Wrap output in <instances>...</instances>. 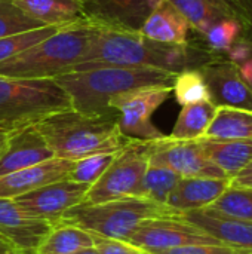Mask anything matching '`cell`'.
<instances>
[{
    "label": "cell",
    "instance_id": "cell-1",
    "mask_svg": "<svg viewBox=\"0 0 252 254\" xmlns=\"http://www.w3.org/2000/svg\"><path fill=\"white\" fill-rule=\"evenodd\" d=\"M214 57L196 39H189L183 45L159 43L135 30L95 25L83 61L74 65L71 71L120 65L153 67L180 73L189 68H199Z\"/></svg>",
    "mask_w": 252,
    "mask_h": 254
},
{
    "label": "cell",
    "instance_id": "cell-2",
    "mask_svg": "<svg viewBox=\"0 0 252 254\" xmlns=\"http://www.w3.org/2000/svg\"><path fill=\"white\" fill-rule=\"evenodd\" d=\"M178 73L153 67L107 65L68 71L55 77L67 92L71 107L85 115L117 116L108 107L110 98L144 86H172Z\"/></svg>",
    "mask_w": 252,
    "mask_h": 254
},
{
    "label": "cell",
    "instance_id": "cell-3",
    "mask_svg": "<svg viewBox=\"0 0 252 254\" xmlns=\"http://www.w3.org/2000/svg\"><path fill=\"white\" fill-rule=\"evenodd\" d=\"M55 158L79 161L100 153H116L131 140L117 127L116 116L85 115L67 109L34 125Z\"/></svg>",
    "mask_w": 252,
    "mask_h": 254
},
{
    "label": "cell",
    "instance_id": "cell-4",
    "mask_svg": "<svg viewBox=\"0 0 252 254\" xmlns=\"http://www.w3.org/2000/svg\"><path fill=\"white\" fill-rule=\"evenodd\" d=\"M95 25L65 27L0 63V76L21 79H55L80 64L89 49Z\"/></svg>",
    "mask_w": 252,
    "mask_h": 254
},
{
    "label": "cell",
    "instance_id": "cell-5",
    "mask_svg": "<svg viewBox=\"0 0 252 254\" xmlns=\"http://www.w3.org/2000/svg\"><path fill=\"white\" fill-rule=\"evenodd\" d=\"M71 109L67 92L55 79L0 76V131L12 132Z\"/></svg>",
    "mask_w": 252,
    "mask_h": 254
},
{
    "label": "cell",
    "instance_id": "cell-6",
    "mask_svg": "<svg viewBox=\"0 0 252 254\" xmlns=\"http://www.w3.org/2000/svg\"><path fill=\"white\" fill-rule=\"evenodd\" d=\"M162 216H180V213L146 198L128 196L102 204L76 205L61 216L59 223L73 225L105 238L126 240L143 220Z\"/></svg>",
    "mask_w": 252,
    "mask_h": 254
},
{
    "label": "cell",
    "instance_id": "cell-7",
    "mask_svg": "<svg viewBox=\"0 0 252 254\" xmlns=\"http://www.w3.org/2000/svg\"><path fill=\"white\" fill-rule=\"evenodd\" d=\"M151 141L131 140L89 188L83 204H102L128 196H140L141 179L149 167Z\"/></svg>",
    "mask_w": 252,
    "mask_h": 254
},
{
    "label": "cell",
    "instance_id": "cell-8",
    "mask_svg": "<svg viewBox=\"0 0 252 254\" xmlns=\"http://www.w3.org/2000/svg\"><path fill=\"white\" fill-rule=\"evenodd\" d=\"M172 95V86H144L119 94L108 101L117 113L119 131L129 140L153 141L166 137L153 122V113Z\"/></svg>",
    "mask_w": 252,
    "mask_h": 254
},
{
    "label": "cell",
    "instance_id": "cell-9",
    "mask_svg": "<svg viewBox=\"0 0 252 254\" xmlns=\"http://www.w3.org/2000/svg\"><path fill=\"white\" fill-rule=\"evenodd\" d=\"M125 241L147 253L190 244H221L180 216H162L143 220Z\"/></svg>",
    "mask_w": 252,
    "mask_h": 254
},
{
    "label": "cell",
    "instance_id": "cell-10",
    "mask_svg": "<svg viewBox=\"0 0 252 254\" xmlns=\"http://www.w3.org/2000/svg\"><path fill=\"white\" fill-rule=\"evenodd\" d=\"M89 188L88 185L64 179L10 199H13L27 216L46 220L56 226L65 211L85 202Z\"/></svg>",
    "mask_w": 252,
    "mask_h": 254
},
{
    "label": "cell",
    "instance_id": "cell-11",
    "mask_svg": "<svg viewBox=\"0 0 252 254\" xmlns=\"http://www.w3.org/2000/svg\"><path fill=\"white\" fill-rule=\"evenodd\" d=\"M149 164L166 167L181 177L230 179L205 156L198 140L180 141L168 135L160 140H153Z\"/></svg>",
    "mask_w": 252,
    "mask_h": 254
},
{
    "label": "cell",
    "instance_id": "cell-12",
    "mask_svg": "<svg viewBox=\"0 0 252 254\" xmlns=\"http://www.w3.org/2000/svg\"><path fill=\"white\" fill-rule=\"evenodd\" d=\"M208 86L209 100L218 106L252 110V89L241 74L239 65L226 55H215L198 68Z\"/></svg>",
    "mask_w": 252,
    "mask_h": 254
},
{
    "label": "cell",
    "instance_id": "cell-13",
    "mask_svg": "<svg viewBox=\"0 0 252 254\" xmlns=\"http://www.w3.org/2000/svg\"><path fill=\"white\" fill-rule=\"evenodd\" d=\"M55 225L27 216L10 198H0V238L19 254H36Z\"/></svg>",
    "mask_w": 252,
    "mask_h": 254
},
{
    "label": "cell",
    "instance_id": "cell-14",
    "mask_svg": "<svg viewBox=\"0 0 252 254\" xmlns=\"http://www.w3.org/2000/svg\"><path fill=\"white\" fill-rule=\"evenodd\" d=\"M190 22L192 30L203 33L223 19L252 24V3L245 0H169Z\"/></svg>",
    "mask_w": 252,
    "mask_h": 254
},
{
    "label": "cell",
    "instance_id": "cell-15",
    "mask_svg": "<svg viewBox=\"0 0 252 254\" xmlns=\"http://www.w3.org/2000/svg\"><path fill=\"white\" fill-rule=\"evenodd\" d=\"M52 158H55L53 152L34 125L7 132L6 146L0 156V176L34 167Z\"/></svg>",
    "mask_w": 252,
    "mask_h": 254
},
{
    "label": "cell",
    "instance_id": "cell-16",
    "mask_svg": "<svg viewBox=\"0 0 252 254\" xmlns=\"http://www.w3.org/2000/svg\"><path fill=\"white\" fill-rule=\"evenodd\" d=\"M74 161L52 158L34 167L0 176V198H15L45 185L67 179Z\"/></svg>",
    "mask_w": 252,
    "mask_h": 254
},
{
    "label": "cell",
    "instance_id": "cell-17",
    "mask_svg": "<svg viewBox=\"0 0 252 254\" xmlns=\"http://www.w3.org/2000/svg\"><path fill=\"white\" fill-rule=\"evenodd\" d=\"M159 0H91L88 15L95 25L138 31Z\"/></svg>",
    "mask_w": 252,
    "mask_h": 254
},
{
    "label": "cell",
    "instance_id": "cell-18",
    "mask_svg": "<svg viewBox=\"0 0 252 254\" xmlns=\"http://www.w3.org/2000/svg\"><path fill=\"white\" fill-rule=\"evenodd\" d=\"M19 10L42 25H95L80 0H10Z\"/></svg>",
    "mask_w": 252,
    "mask_h": 254
},
{
    "label": "cell",
    "instance_id": "cell-19",
    "mask_svg": "<svg viewBox=\"0 0 252 254\" xmlns=\"http://www.w3.org/2000/svg\"><path fill=\"white\" fill-rule=\"evenodd\" d=\"M180 217L198 226L224 246L252 252V222L214 214L205 210L181 213Z\"/></svg>",
    "mask_w": 252,
    "mask_h": 254
},
{
    "label": "cell",
    "instance_id": "cell-20",
    "mask_svg": "<svg viewBox=\"0 0 252 254\" xmlns=\"http://www.w3.org/2000/svg\"><path fill=\"white\" fill-rule=\"evenodd\" d=\"M232 183V179L181 177L171 192L166 205L180 214L209 207Z\"/></svg>",
    "mask_w": 252,
    "mask_h": 254
},
{
    "label": "cell",
    "instance_id": "cell-21",
    "mask_svg": "<svg viewBox=\"0 0 252 254\" xmlns=\"http://www.w3.org/2000/svg\"><path fill=\"white\" fill-rule=\"evenodd\" d=\"M190 30L187 18L169 0H159L138 31L159 43L183 45L189 42Z\"/></svg>",
    "mask_w": 252,
    "mask_h": 254
},
{
    "label": "cell",
    "instance_id": "cell-22",
    "mask_svg": "<svg viewBox=\"0 0 252 254\" xmlns=\"http://www.w3.org/2000/svg\"><path fill=\"white\" fill-rule=\"evenodd\" d=\"M205 156L227 177H238L252 162V138L244 140H198Z\"/></svg>",
    "mask_w": 252,
    "mask_h": 254
},
{
    "label": "cell",
    "instance_id": "cell-23",
    "mask_svg": "<svg viewBox=\"0 0 252 254\" xmlns=\"http://www.w3.org/2000/svg\"><path fill=\"white\" fill-rule=\"evenodd\" d=\"M202 138H211V140L252 138V110L218 106Z\"/></svg>",
    "mask_w": 252,
    "mask_h": 254
},
{
    "label": "cell",
    "instance_id": "cell-24",
    "mask_svg": "<svg viewBox=\"0 0 252 254\" xmlns=\"http://www.w3.org/2000/svg\"><path fill=\"white\" fill-rule=\"evenodd\" d=\"M215 110L217 106L209 100L183 106L177 122L168 137L180 141L202 138L215 115Z\"/></svg>",
    "mask_w": 252,
    "mask_h": 254
},
{
    "label": "cell",
    "instance_id": "cell-25",
    "mask_svg": "<svg viewBox=\"0 0 252 254\" xmlns=\"http://www.w3.org/2000/svg\"><path fill=\"white\" fill-rule=\"evenodd\" d=\"M92 246L91 232L73 225L59 223L45 238L36 254H71Z\"/></svg>",
    "mask_w": 252,
    "mask_h": 254
},
{
    "label": "cell",
    "instance_id": "cell-26",
    "mask_svg": "<svg viewBox=\"0 0 252 254\" xmlns=\"http://www.w3.org/2000/svg\"><path fill=\"white\" fill-rule=\"evenodd\" d=\"M252 24H245L239 19H223L212 24L203 33H198L196 40L214 55H226L229 49L239 40V37L251 28Z\"/></svg>",
    "mask_w": 252,
    "mask_h": 254
},
{
    "label": "cell",
    "instance_id": "cell-27",
    "mask_svg": "<svg viewBox=\"0 0 252 254\" xmlns=\"http://www.w3.org/2000/svg\"><path fill=\"white\" fill-rule=\"evenodd\" d=\"M205 211L252 222V188L230 183V186Z\"/></svg>",
    "mask_w": 252,
    "mask_h": 254
},
{
    "label": "cell",
    "instance_id": "cell-28",
    "mask_svg": "<svg viewBox=\"0 0 252 254\" xmlns=\"http://www.w3.org/2000/svg\"><path fill=\"white\" fill-rule=\"evenodd\" d=\"M181 176L175 171L160 167V165H150L147 167L141 185H140V198H146L154 201L157 204L166 205V201L180 182Z\"/></svg>",
    "mask_w": 252,
    "mask_h": 254
},
{
    "label": "cell",
    "instance_id": "cell-29",
    "mask_svg": "<svg viewBox=\"0 0 252 254\" xmlns=\"http://www.w3.org/2000/svg\"><path fill=\"white\" fill-rule=\"evenodd\" d=\"M172 94L177 103L181 106L209 100V91H208L206 82L198 68H189V70L180 71L174 80Z\"/></svg>",
    "mask_w": 252,
    "mask_h": 254
},
{
    "label": "cell",
    "instance_id": "cell-30",
    "mask_svg": "<svg viewBox=\"0 0 252 254\" xmlns=\"http://www.w3.org/2000/svg\"><path fill=\"white\" fill-rule=\"evenodd\" d=\"M59 30H61V27L42 25L37 28H31L27 31H21V33H15V34H9L6 37H1L0 39V63L21 54L22 51L34 46L36 43H39L45 39H48L49 36L55 34Z\"/></svg>",
    "mask_w": 252,
    "mask_h": 254
},
{
    "label": "cell",
    "instance_id": "cell-31",
    "mask_svg": "<svg viewBox=\"0 0 252 254\" xmlns=\"http://www.w3.org/2000/svg\"><path fill=\"white\" fill-rule=\"evenodd\" d=\"M116 153H100L82 158L79 161H74L73 168L70 170L67 179L73 180L76 183L92 186L110 167L113 159L116 158Z\"/></svg>",
    "mask_w": 252,
    "mask_h": 254
},
{
    "label": "cell",
    "instance_id": "cell-32",
    "mask_svg": "<svg viewBox=\"0 0 252 254\" xmlns=\"http://www.w3.org/2000/svg\"><path fill=\"white\" fill-rule=\"evenodd\" d=\"M37 27L42 24L19 10L10 0H0V39Z\"/></svg>",
    "mask_w": 252,
    "mask_h": 254
},
{
    "label": "cell",
    "instance_id": "cell-33",
    "mask_svg": "<svg viewBox=\"0 0 252 254\" xmlns=\"http://www.w3.org/2000/svg\"><path fill=\"white\" fill-rule=\"evenodd\" d=\"M235 60L239 65L241 74L252 89V27L244 33L235 49Z\"/></svg>",
    "mask_w": 252,
    "mask_h": 254
},
{
    "label": "cell",
    "instance_id": "cell-34",
    "mask_svg": "<svg viewBox=\"0 0 252 254\" xmlns=\"http://www.w3.org/2000/svg\"><path fill=\"white\" fill-rule=\"evenodd\" d=\"M147 253V252H146ZM247 250H239L224 244H190L166 250H159L150 254H245Z\"/></svg>",
    "mask_w": 252,
    "mask_h": 254
},
{
    "label": "cell",
    "instance_id": "cell-35",
    "mask_svg": "<svg viewBox=\"0 0 252 254\" xmlns=\"http://www.w3.org/2000/svg\"><path fill=\"white\" fill-rule=\"evenodd\" d=\"M92 240L94 247L100 252V254H146L141 249L129 244L125 240L105 238L97 234H92Z\"/></svg>",
    "mask_w": 252,
    "mask_h": 254
},
{
    "label": "cell",
    "instance_id": "cell-36",
    "mask_svg": "<svg viewBox=\"0 0 252 254\" xmlns=\"http://www.w3.org/2000/svg\"><path fill=\"white\" fill-rule=\"evenodd\" d=\"M232 182L236 183V185H242V186H250V188H252V176L235 177V179H232Z\"/></svg>",
    "mask_w": 252,
    "mask_h": 254
},
{
    "label": "cell",
    "instance_id": "cell-37",
    "mask_svg": "<svg viewBox=\"0 0 252 254\" xmlns=\"http://www.w3.org/2000/svg\"><path fill=\"white\" fill-rule=\"evenodd\" d=\"M71 254H100V252L92 246V247H86V249H82V250L74 252V253H71Z\"/></svg>",
    "mask_w": 252,
    "mask_h": 254
},
{
    "label": "cell",
    "instance_id": "cell-38",
    "mask_svg": "<svg viewBox=\"0 0 252 254\" xmlns=\"http://www.w3.org/2000/svg\"><path fill=\"white\" fill-rule=\"evenodd\" d=\"M6 140H7V132L4 131H0V156L4 150V146H6Z\"/></svg>",
    "mask_w": 252,
    "mask_h": 254
},
{
    "label": "cell",
    "instance_id": "cell-39",
    "mask_svg": "<svg viewBox=\"0 0 252 254\" xmlns=\"http://www.w3.org/2000/svg\"><path fill=\"white\" fill-rule=\"evenodd\" d=\"M242 176H252V162L244 170V171H242V173H241V174H239V176H238V177H242Z\"/></svg>",
    "mask_w": 252,
    "mask_h": 254
},
{
    "label": "cell",
    "instance_id": "cell-40",
    "mask_svg": "<svg viewBox=\"0 0 252 254\" xmlns=\"http://www.w3.org/2000/svg\"><path fill=\"white\" fill-rule=\"evenodd\" d=\"M4 250H12V249H10V247H9V246H7L4 241L0 238V252H4Z\"/></svg>",
    "mask_w": 252,
    "mask_h": 254
},
{
    "label": "cell",
    "instance_id": "cell-41",
    "mask_svg": "<svg viewBox=\"0 0 252 254\" xmlns=\"http://www.w3.org/2000/svg\"><path fill=\"white\" fill-rule=\"evenodd\" d=\"M0 254H19L15 250H4V252H0Z\"/></svg>",
    "mask_w": 252,
    "mask_h": 254
},
{
    "label": "cell",
    "instance_id": "cell-42",
    "mask_svg": "<svg viewBox=\"0 0 252 254\" xmlns=\"http://www.w3.org/2000/svg\"><path fill=\"white\" fill-rule=\"evenodd\" d=\"M80 1H82V3H83L85 6H88V4L91 3V0H80Z\"/></svg>",
    "mask_w": 252,
    "mask_h": 254
},
{
    "label": "cell",
    "instance_id": "cell-43",
    "mask_svg": "<svg viewBox=\"0 0 252 254\" xmlns=\"http://www.w3.org/2000/svg\"><path fill=\"white\" fill-rule=\"evenodd\" d=\"M245 254H252V252H247V253Z\"/></svg>",
    "mask_w": 252,
    "mask_h": 254
},
{
    "label": "cell",
    "instance_id": "cell-44",
    "mask_svg": "<svg viewBox=\"0 0 252 254\" xmlns=\"http://www.w3.org/2000/svg\"><path fill=\"white\" fill-rule=\"evenodd\" d=\"M245 1H250V3H252V0H245Z\"/></svg>",
    "mask_w": 252,
    "mask_h": 254
},
{
    "label": "cell",
    "instance_id": "cell-45",
    "mask_svg": "<svg viewBox=\"0 0 252 254\" xmlns=\"http://www.w3.org/2000/svg\"><path fill=\"white\" fill-rule=\"evenodd\" d=\"M144 253H146V252H144ZM146 254H150V253H146Z\"/></svg>",
    "mask_w": 252,
    "mask_h": 254
}]
</instances>
